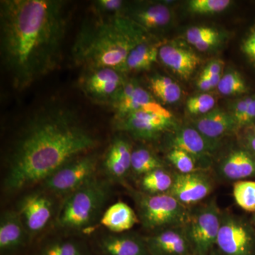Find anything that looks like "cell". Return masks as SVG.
Here are the masks:
<instances>
[{
    "instance_id": "obj_20",
    "label": "cell",
    "mask_w": 255,
    "mask_h": 255,
    "mask_svg": "<svg viewBox=\"0 0 255 255\" xmlns=\"http://www.w3.org/2000/svg\"><path fill=\"white\" fill-rule=\"evenodd\" d=\"M191 126L206 138L216 143H220L222 137L238 128L232 114L219 108L198 117Z\"/></svg>"
},
{
    "instance_id": "obj_37",
    "label": "cell",
    "mask_w": 255,
    "mask_h": 255,
    "mask_svg": "<svg viewBox=\"0 0 255 255\" xmlns=\"http://www.w3.org/2000/svg\"><path fill=\"white\" fill-rule=\"evenodd\" d=\"M224 63L221 60H215L210 62L203 70L201 75L206 77L214 76V75H221Z\"/></svg>"
},
{
    "instance_id": "obj_25",
    "label": "cell",
    "mask_w": 255,
    "mask_h": 255,
    "mask_svg": "<svg viewBox=\"0 0 255 255\" xmlns=\"http://www.w3.org/2000/svg\"><path fill=\"white\" fill-rule=\"evenodd\" d=\"M148 82L151 92L164 104L171 105L180 100L182 89L168 77L155 74L150 77Z\"/></svg>"
},
{
    "instance_id": "obj_27",
    "label": "cell",
    "mask_w": 255,
    "mask_h": 255,
    "mask_svg": "<svg viewBox=\"0 0 255 255\" xmlns=\"http://www.w3.org/2000/svg\"><path fill=\"white\" fill-rule=\"evenodd\" d=\"M165 168V164L152 151L145 147L132 149L130 172L137 177L155 169Z\"/></svg>"
},
{
    "instance_id": "obj_23",
    "label": "cell",
    "mask_w": 255,
    "mask_h": 255,
    "mask_svg": "<svg viewBox=\"0 0 255 255\" xmlns=\"http://www.w3.org/2000/svg\"><path fill=\"white\" fill-rule=\"evenodd\" d=\"M140 223L138 216L130 207L122 201L110 206L102 215L100 224L112 233H123L130 231Z\"/></svg>"
},
{
    "instance_id": "obj_39",
    "label": "cell",
    "mask_w": 255,
    "mask_h": 255,
    "mask_svg": "<svg viewBox=\"0 0 255 255\" xmlns=\"http://www.w3.org/2000/svg\"><path fill=\"white\" fill-rule=\"evenodd\" d=\"M197 87L199 90L203 92L210 91V90L214 89L211 82H210L209 79L202 75H200L199 79H198Z\"/></svg>"
},
{
    "instance_id": "obj_42",
    "label": "cell",
    "mask_w": 255,
    "mask_h": 255,
    "mask_svg": "<svg viewBox=\"0 0 255 255\" xmlns=\"http://www.w3.org/2000/svg\"></svg>"
},
{
    "instance_id": "obj_34",
    "label": "cell",
    "mask_w": 255,
    "mask_h": 255,
    "mask_svg": "<svg viewBox=\"0 0 255 255\" xmlns=\"http://www.w3.org/2000/svg\"><path fill=\"white\" fill-rule=\"evenodd\" d=\"M127 5L122 0H97L92 3V13L105 16L124 15Z\"/></svg>"
},
{
    "instance_id": "obj_32",
    "label": "cell",
    "mask_w": 255,
    "mask_h": 255,
    "mask_svg": "<svg viewBox=\"0 0 255 255\" xmlns=\"http://www.w3.org/2000/svg\"><path fill=\"white\" fill-rule=\"evenodd\" d=\"M231 4L230 0H191L188 1L187 9L194 14H217L227 9Z\"/></svg>"
},
{
    "instance_id": "obj_12",
    "label": "cell",
    "mask_w": 255,
    "mask_h": 255,
    "mask_svg": "<svg viewBox=\"0 0 255 255\" xmlns=\"http://www.w3.org/2000/svg\"><path fill=\"white\" fill-rule=\"evenodd\" d=\"M169 142L170 149H180L192 156L202 170L208 168L220 145L206 138L192 126L176 128Z\"/></svg>"
},
{
    "instance_id": "obj_7",
    "label": "cell",
    "mask_w": 255,
    "mask_h": 255,
    "mask_svg": "<svg viewBox=\"0 0 255 255\" xmlns=\"http://www.w3.org/2000/svg\"><path fill=\"white\" fill-rule=\"evenodd\" d=\"M222 212L216 199L191 209L184 231L195 255H207L216 248Z\"/></svg>"
},
{
    "instance_id": "obj_33",
    "label": "cell",
    "mask_w": 255,
    "mask_h": 255,
    "mask_svg": "<svg viewBox=\"0 0 255 255\" xmlns=\"http://www.w3.org/2000/svg\"><path fill=\"white\" fill-rule=\"evenodd\" d=\"M216 106V99L209 94H200L191 97L187 102V110L189 114L194 116L205 115L213 110Z\"/></svg>"
},
{
    "instance_id": "obj_15",
    "label": "cell",
    "mask_w": 255,
    "mask_h": 255,
    "mask_svg": "<svg viewBox=\"0 0 255 255\" xmlns=\"http://www.w3.org/2000/svg\"><path fill=\"white\" fill-rule=\"evenodd\" d=\"M124 16L150 33L166 27L172 20V11L162 3H128Z\"/></svg>"
},
{
    "instance_id": "obj_18",
    "label": "cell",
    "mask_w": 255,
    "mask_h": 255,
    "mask_svg": "<svg viewBox=\"0 0 255 255\" xmlns=\"http://www.w3.org/2000/svg\"><path fill=\"white\" fill-rule=\"evenodd\" d=\"M159 59L184 80L190 78L201 63V58L195 52L174 42L161 45Z\"/></svg>"
},
{
    "instance_id": "obj_38",
    "label": "cell",
    "mask_w": 255,
    "mask_h": 255,
    "mask_svg": "<svg viewBox=\"0 0 255 255\" xmlns=\"http://www.w3.org/2000/svg\"><path fill=\"white\" fill-rule=\"evenodd\" d=\"M255 119V96H253V100H252L249 107H248V111H247L246 116L243 119V123H242L241 127L244 126L248 125L253 122Z\"/></svg>"
},
{
    "instance_id": "obj_31",
    "label": "cell",
    "mask_w": 255,
    "mask_h": 255,
    "mask_svg": "<svg viewBox=\"0 0 255 255\" xmlns=\"http://www.w3.org/2000/svg\"><path fill=\"white\" fill-rule=\"evenodd\" d=\"M167 158L179 171V173L187 174L202 170L192 156L180 149L171 148L167 153Z\"/></svg>"
},
{
    "instance_id": "obj_8",
    "label": "cell",
    "mask_w": 255,
    "mask_h": 255,
    "mask_svg": "<svg viewBox=\"0 0 255 255\" xmlns=\"http://www.w3.org/2000/svg\"><path fill=\"white\" fill-rule=\"evenodd\" d=\"M99 155L88 152L68 161L50 174L42 184L48 192L68 196L95 177Z\"/></svg>"
},
{
    "instance_id": "obj_28",
    "label": "cell",
    "mask_w": 255,
    "mask_h": 255,
    "mask_svg": "<svg viewBox=\"0 0 255 255\" xmlns=\"http://www.w3.org/2000/svg\"><path fill=\"white\" fill-rule=\"evenodd\" d=\"M233 196L238 206L249 212L255 211V182L239 181L233 186Z\"/></svg>"
},
{
    "instance_id": "obj_36",
    "label": "cell",
    "mask_w": 255,
    "mask_h": 255,
    "mask_svg": "<svg viewBox=\"0 0 255 255\" xmlns=\"http://www.w3.org/2000/svg\"><path fill=\"white\" fill-rule=\"evenodd\" d=\"M243 53L255 64V27L251 30L242 45Z\"/></svg>"
},
{
    "instance_id": "obj_41",
    "label": "cell",
    "mask_w": 255,
    "mask_h": 255,
    "mask_svg": "<svg viewBox=\"0 0 255 255\" xmlns=\"http://www.w3.org/2000/svg\"><path fill=\"white\" fill-rule=\"evenodd\" d=\"M207 255H221L216 248H214Z\"/></svg>"
},
{
    "instance_id": "obj_17",
    "label": "cell",
    "mask_w": 255,
    "mask_h": 255,
    "mask_svg": "<svg viewBox=\"0 0 255 255\" xmlns=\"http://www.w3.org/2000/svg\"><path fill=\"white\" fill-rule=\"evenodd\" d=\"M155 101L151 92L142 87L137 80L127 78L110 107L115 113L114 119H119L142 110Z\"/></svg>"
},
{
    "instance_id": "obj_14",
    "label": "cell",
    "mask_w": 255,
    "mask_h": 255,
    "mask_svg": "<svg viewBox=\"0 0 255 255\" xmlns=\"http://www.w3.org/2000/svg\"><path fill=\"white\" fill-rule=\"evenodd\" d=\"M144 238L150 255H195L183 226L161 230Z\"/></svg>"
},
{
    "instance_id": "obj_6",
    "label": "cell",
    "mask_w": 255,
    "mask_h": 255,
    "mask_svg": "<svg viewBox=\"0 0 255 255\" xmlns=\"http://www.w3.org/2000/svg\"><path fill=\"white\" fill-rule=\"evenodd\" d=\"M114 126L117 131L127 132L145 141L155 140L164 132L177 127L172 114L157 101L142 110L114 119Z\"/></svg>"
},
{
    "instance_id": "obj_40",
    "label": "cell",
    "mask_w": 255,
    "mask_h": 255,
    "mask_svg": "<svg viewBox=\"0 0 255 255\" xmlns=\"http://www.w3.org/2000/svg\"><path fill=\"white\" fill-rule=\"evenodd\" d=\"M247 140H248L250 149L253 151V153L255 155V133L250 135L248 138H247Z\"/></svg>"
},
{
    "instance_id": "obj_22",
    "label": "cell",
    "mask_w": 255,
    "mask_h": 255,
    "mask_svg": "<svg viewBox=\"0 0 255 255\" xmlns=\"http://www.w3.org/2000/svg\"><path fill=\"white\" fill-rule=\"evenodd\" d=\"M28 237L26 228L17 211H6L0 219V251L9 254L23 246Z\"/></svg>"
},
{
    "instance_id": "obj_16",
    "label": "cell",
    "mask_w": 255,
    "mask_h": 255,
    "mask_svg": "<svg viewBox=\"0 0 255 255\" xmlns=\"http://www.w3.org/2000/svg\"><path fill=\"white\" fill-rule=\"evenodd\" d=\"M132 147L124 135L114 136L105 155L102 166L109 179L122 182L130 172Z\"/></svg>"
},
{
    "instance_id": "obj_10",
    "label": "cell",
    "mask_w": 255,
    "mask_h": 255,
    "mask_svg": "<svg viewBox=\"0 0 255 255\" xmlns=\"http://www.w3.org/2000/svg\"><path fill=\"white\" fill-rule=\"evenodd\" d=\"M216 249L221 255H255V232L244 219L222 213Z\"/></svg>"
},
{
    "instance_id": "obj_11",
    "label": "cell",
    "mask_w": 255,
    "mask_h": 255,
    "mask_svg": "<svg viewBox=\"0 0 255 255\" xmlns=\"http://www.w3.org/2000/svg\"><path fill=\"white\" fill-rule=\"evenodd\" d=\"M53 202L48 194L42 191L28 193L19 201L16 211L28 237L36 236L48 226L53 214Z\"/></svg>"
},
{
    "instance_id": "obj_1",
    "label": "cell",
    "mask_w": 255,
    "mask_h": 255,
    "mask_svg": "<svg viewBox=\"0 0 255 255\" xmlns=\"http://www.w3.org/2000/svg\"><path fill=\"white\" fill-rule=\"evenodd\" d=\"M70 16L62 0L0 1L1 60L15 90H26L60 66Z\"/></svg>"
},
{
    "instance_id": "obj_13",
    "label": "cell",
    "mask_w": 255,
    "mask_h": 255,
    "mask_svg": "<svg viewBox=\"0 0 255 255\" xmlns=\"http://www.w3.org/2000/svg\"><path fill=\"white\" fill-rule=\"evenodd\" d=\"M214 184L204 170L174 174L173 186L168 194L189 207L204 200L213 191Z\"/></svg>"
},
{
    "instance_id": "obj_19",
    "label": "cell",
    "mask_w": 255,
    "mask_h": 255,
    "mask_svg": "<svg viewBox=\"0 0 255 255\" xmlns=\"http://www.w3.org/2000/svg\"><path fill=\"white\" fill-rule=\"evenodd\" d=\"M218 175L228 181H243L255 176V157L244 149H233L217 166Z\"/></svg>"
},
{
    "instance_id": "obj_26",
    "label": "cell",
    "mask_w": 255,
    "mask_h": 255,
    "mask_svg": "<svg viewBox=\"0 0 255 255\" xmlns=\"http://www.w3.org/2000/svg\"><path fill=\"white\" fill-rule=\"evenodd\" d=\"M174 174L165 168L155 169L140 178L142 192L147 194H168L173 186Z\"/></svg>"
},
{
    "instance_id": "obj_9",
    "label": "cell",
    "mask_w": 255,
    "mask_h": 255,
    "mask_svg": "<svg viewBox=\"0 0 255 255\" xmlns=\"http://www.w3.org/2000/svg\"><path fill=\"white\" fill-rule=\"evenodd\" d=\"M125 74L117 69L97 68L82 70L78 87L93 103L112 105L125 82Z\"/></svg>"
},
{
    "instance_id": "obj_2",
    "label": "cell",
    "mask_w": 255,
    "mask_h": 255,
    "mask_svg": "<svg viewBox=\"0 0 255 255\" xmlns=\"http://www.w3.org/2000/svg\"><path fill=\"white\" fill-rule=\"evenodd\" d=\"M98 143L73 107L58 102L41 106L28 116L15 137L4 189L16 192L42 184L64 164L88 153Z\"/></svg>"
},
{
    "instance_id": "obj_30",
    "label": "cell",
    "mask_w": 255,
    "mask_h": 255,
    "mask_svg": "<svg viewBox=\"0 0 255 255\" xmlns=\"http://www.w3.org/2000/svg\"><path fill=\"white\" fill-rule=\"evenodd\" d=\"M38 255H87V253L78 242L55 241L43 247Z\"/></svg>"
},
{
    "instance_id": "obj_4",
    "label": "cell",
    "mask_w": 255,
    "mask_h": 255,
    "mask_svg": "<svg viewBox=\"0 0 255 255\" xmlns=\"http://www.w3.org/2000/svg\"><path fill=\"white\" fill-rule=\"evenodd\" d=\"M110 192L108 182L93 178L66 196L57 216V226L75 232L91 227L100 216Z\"/></svg>"
},
{
    "instance_id": "obj_5",
    "label": "cell",
    "mask_w": 255,
    "mask_h": 255,
    "mask_svg": "<svg viewBox=\"0 0 255 255\" xmlns=\"http://www.w3.org/2000/svg\"><path fill=\"white\" fill-rule=\"evenodd\" d=\"M136 214L142 227L152 233L167 228L182 227L190 216L191 209L169 194H132Z\"/></svg>"
},
{
    "instance_id": "obj_29",
    "label": "cell",
    "mask_w": 255,
    "mask_h": 255,
    "mask_svg": "<svg viewBox=\"0 0 255 255\" xmlns=\"http://www.w3.org/2000/svg\"><path fill=\"white\" fill-rule=\"evenodd\" d=\"M218 90L224 96H235L241 95L247 92L246 82L237 70H228L222 75Z\"/></svg>"
},
{
    "instance_id": "obj_35",
    "label": "cell",
    "mask_w": 255,
    "mask_h": 255,
    "mask_svg": "<svg viewBox=\"0 0 255 255\" xmlns=\"http://www.w3.org/2000/svg\"><path fill=\"white\" fill-rule=\"evenodd\" d=\"M221 36V32L209 26H192L186 32V39L193 46L210 38Z\"/></svg>"
},
{
    "instance_id": "obj_24",
    "label": "cell",
    "mask_w": 255,
    "mask_h": 255,
    "mask_svg": "<svg viewBox=\"0 0 255 255\" xmlns=\"http://www.w3.org/2000/svg\"><path fill=\"white\" fill-rule=\"evenodd\" d=\"M160 43L150 38L135 45L130 50L124 66V73L150 70L159 58Z\"/></svg>"
},
{
    "instance_id": "obj_21",
    "label": "cell",
    "mask_w": 255,
    "mask_h": 255,
    "mask_svg": "<svg viewBox=\"0 0 255 255\" xmlns=\"http://www.w3.org/2000/svg\"><path fill=\"white\" fill-rule=\"evenodd\" d=\"M104 255H150L145 238L135 233H111L99 241Z\"/></svg>"
},
{
    "instance_id": "obj_3",
    "label": "cell",
    "mask_w": 255,
    "mask_h": 255,
    "mask_svg": "<svg viewBox=\"0 0 255 255\" xmlns=\"http://www.w3.org/2000/svg\"><path fill=\"white\" fill-rule=\"evenodd\" d=\"M92 14L82 23L74 41L73 63L82 70L111 68L124 73L130 50L150 33L124 15Z\"/></svg>"
}]
</instances>
